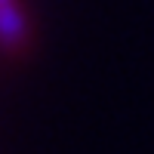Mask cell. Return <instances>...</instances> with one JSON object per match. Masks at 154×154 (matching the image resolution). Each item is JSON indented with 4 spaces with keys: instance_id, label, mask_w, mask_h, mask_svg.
<instances>
[{
    "instance_id": "cell-1",
    "label": "cell",
    "mask_w": 154,
    "mask_h": 154,
    "mask_svg": "<svg viewBox=\"0 0 154 154\" xmlns=\"http://www.w3.org/2000/svg\"><path fill=\"white\" fill-rule=\"evenodd\" d=\"M25 19L16 6V0H0V43L6 49H22L25 43Z\"/></svg>"
}]
</instances>
